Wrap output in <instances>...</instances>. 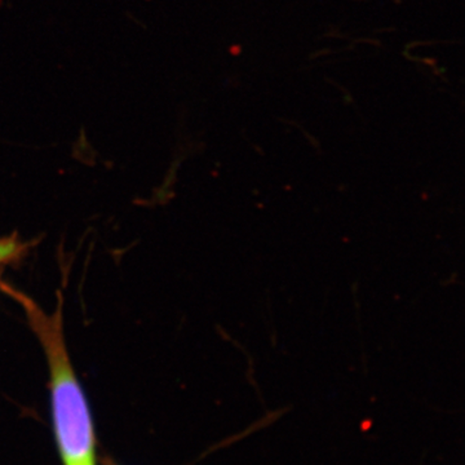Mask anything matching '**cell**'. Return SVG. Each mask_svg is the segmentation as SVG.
<instances>
[{"mask_svg":"<svg viewBox=\"0 0 465 465\" xmlns=\"http://www.w3.org/2000/svg\"><path fill=\"white\" fill-rule=\"evenodd\" d=\"M0 291L23 308L47 360L52 430L63 465H97V437L90 402L70 360L64 332V293L48 313L14 284L0 280Z\"/></svg>","mask_w":465,"mask_h":465,"instance_id":"6da1fadb","label":"cell"},{"mask_svg":"<svg viewBox=\"0 0 465 465\" xmlns=\"http://www.w3.org/2000/svg\"><path fill=\"white\" fill-rule=\"evenodd\" d=\"M32 247L33 242L24 241L17 232L0 238V274L9 266L20 264Z\"/></svg>","mask_w":465,"mask_h":465,"instance_id":"7a4b0ae2","label":"cell"}]
</instances>
